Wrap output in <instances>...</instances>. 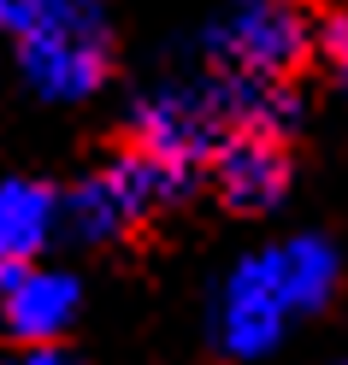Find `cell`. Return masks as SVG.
<instances>
[{"instance_id": "cell-8", "label": "cell", "mask_w": 348, "mask_h": 365, "mask_svg": "<svg viewBox=\"0 0 348 365\" xmlns=\"http://www.w3.org/2000/svg\"><path fill=\"white\" fill-rule=\"evenodd\" d=\"M18 365H65V359H59V348H24Z\"/></svg>"}, {"instance_id": "cell-2", "label": "cell", "mask_w": 348, "mask_h": 365, "mask_svg": "<svg viewBox=\"0 0 348 365\" xmlns=\"http://www.w3.org/2000/svg\"><path fill=\"white\" fill-rule=\"evenodd\" d=\"M0 30L12 36L41 95H89L112 77L119 48L95 0H0Z\"/></svg>"}, {"instance_id": "cell-5", "label": "cell", "mask_w": 348, "mask_h": 365, "mask_svg": "<svg viewBox=\"0 0 348 365\" xmlns=\"http://www.w3.org/2000/svg\"><path fill=\"white\" fill-rule=\"evenodd\" d=\"M77 324V283L48 265H18L0 277V330L18 348H54Z\"/></svg>"}, {"instance_id": "cell-7", "label": "cell", "mask_w": 348, "mask_h": 365, "mask_svg": "<svg viewBox=\"0 0 348 365\" xmlns=\"http://www.w3.org/2000/svg\"><path fill=\"white\" fill-rule=\"evenodd\" d=\"M319 65L331 71L342 88H348V0H331V18H324V48H319Z\"/></svg>"}, {"instance_id": "cell-1", "label": "cell", "mask_w": 348, "mask_h": 365, "mask_svg": "<svg viewBox=\"0 0 348 365\" xmlns=\"http://www.w3.org/2000/svg\"><path fill=\"white\" fill-rule=\"evenodd\" d=\"M201 189V171L177 165V159L136 148L112 135L101 165L89 171L71 195H59V218L71 224L83 242H136L148 236L159 218H171L183 200Z\"/></svg>"}, {"instance_id": "cell-6", "label": "cell", "mask_w": 348, "mask_h": 365, "mask_svg": "<svg viewBox=\"0 0 348 365\" xmlns=\"http://www.w3.org/2000/svg\"><path fill=\"white\" fill-rule=\"evenodd\" d=\"M54 224H59V195L48 182H30V177L0 182V277L18 265H36Z\"/></svg>"}, {"instance_id": "cell-4", "label": "cell", "mask_w": 348, "mask_h": 365, "mask_svg": "<svg viewBox=\"0 0 348 365\" xmlns=\"http://www.w3.org/2000/svg\"><path fill=\"white\" fill-rule=\"evenodd\" d=\"M201 182L213 189V200L224 212L260 218L289 195L295 148H289V135H277V130H237V135H224V142L207 153Z\"/></svg>"}, {"instance_id": "cell-3", "label": "cell", "mask_w": 348, "mask_h": 365, "mask_svg": "<svg viewBox=\"0 0 348 365\" xmlns=\"http://www.w3.org/2000/svg\"><path fill=\"white\" fill-rule=\"evenodd\" d=\"M331 0H242L207 41V71L295 88L319 65Z\"/></svg>"}]
</instances>
